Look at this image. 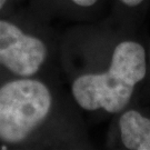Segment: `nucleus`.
<instances>
[{
  "label": "nucleus",
  "mask_w": 150,
  "mask_h": 150,
  "mask_svg": "<svg viewBox=\"0 0 150 150\" xmlns=\"http://www.w3.org/2000/svg\"><path fill=\"white\" fill-rule=\"evenodd\" d=\"M107 146L113 149L150 150V108L134 102L115 116Z\"/></svg>",
  "instance_id": "nucleus-4"
},
{
  "label": "nucleus",
  "mask_w": 150,
  "mask_h": 150,
  "mask_svg": "<svg viewBox=\"0 0 150 150\" xmlns=\"http://www.w3.org/2000/svg\"><path fill=\"white\" fill-rule=\"evenodd\" d=\"M41 15L49 20H62L72 25L89 23L101 20L108 8L111 9L110 0H27Z\"/></svg>",
  "instance_id": "nucleus-5"
},
{
  "label": "nucleus",
  "mask_w": 150,
  "mask_h": 150,
  "mask_svg": "<svg viewBox=\"0 0 150 150\" xmlns=\"http://www.w3.org/2000/svg\"><path fill=\"white\" fill-rule=\"evenodd\" d=\"M27 0H0V16L15 9Z\"/></svg>",
  "instance_id": "nucleus-7"
},
{
  "label": "nucleus",
  "mask_w": 150,
  "mask_h": 150,
  "mask_svg": "<svg viewBox=\"0 0 150 150\" xmlns=\"http://www.w3.org/2000/svg\"><path fill=\"white\" fill-rule=\"evenodd\" d=\"M136 30L108 16L72 25L59 38L58 67L83 116L113 118L137 102L148 78V50Z\"/></svg>",
  "instance_id": "nucleus-1"
},
{
  "label": "nucleus",
  "mask_w": 150,
  "mask_h": 150,
  "mask_svg": "<svg viewBox=\"0 0 150 150\" xmlns=\"http://www.w3.org/2000/svg\"><path fill=\"white\" fill-rule=\"evenodd\" d=\"M0 148H92L85 116L54 71L0 83Z\"/></svg>",
  "instance_id": "nucleus-2"
},
{
  "label": "nucleus",
  "mask_w": 150,
  "mask_h": 150,
  "mask_svg": "<svg viewBox=\"0 0 150 150\" xmlns=\"http://www.w3.org/2000/svg\"><path fill=\"white\" fill-rule=\"evenodd\" d=\"M111 13L109 16L123 27L137 29L140 18L150 7V0H110Z\"/></svg>",
  "instance_id": "nucleus-6"
},
{
  "label": "nucleus",
  "mask_w": 150,
  "mask_h": 150,
  "mask_svg": "<svg viewBox=\"0 0 150 150\" xmlns=\"http://www.w3.org/2000/svg\"><path fill=\"white\" fill-rule=\"evenodd\" d=\"M147 50H148V78H147V80H148L150 78V42L147 46Z\"/></svg>",
  "instance_id": "nucleus-8"
},
{
  "label": "nucleus",
  "mask_w": 150,
  "mask_h": 150,
  "mask_svg": "<svg viewBox=\"0 0 150 150\" xmlns=\"http://www.w3.org/2000/svg\"><path fill=\"white\" fill-rule=\"evenodd\" d=\"M49 21L29 4L0 16V83L54 72L60 37Z\"/></svg>",
  "instance_id": "nucleus-3"
}]
</instances>
